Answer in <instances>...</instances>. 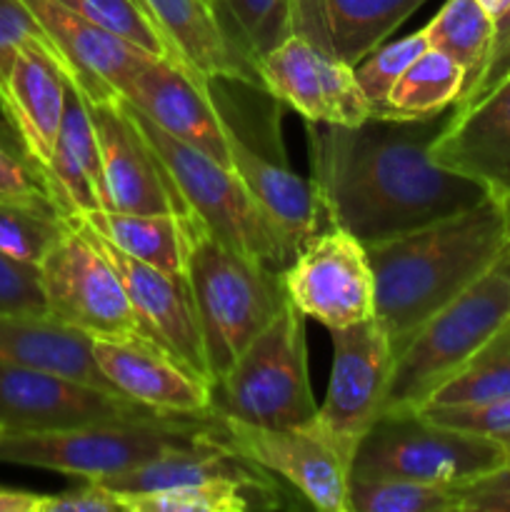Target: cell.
Listing matches in <instances>:
<instances>
[{
  "label": "cell",
  "instance_id": "11",
  "mask_svg": "<svg viewBox=\"0 0 510 512\" xmlns=\"http://www.w3.org/2000/svg\"><path fill=\"white\" fill-rule=\"evenodd\" d=\"M188 418H203V415L160 413L85 380L48 373V370L0 365V428L3 433H53V430L118 423V420Z\"/></svg>",
  "mask_w": 510,
  "mask_h": 512
},
{
  "label": "cell",
  "instance_id": "14",
  "mask_svg": "<svg viewBox=\"0 0 510 512\" xmlns=\"http://www.w3.org/2000/svg\"><path fill=\"white\" fill-rule=\"evenodd\" d=\"M265 90L305 118V123L358 125L370 118V105L355 80L353 65L300 33L258 60Z\"/></svg>",
  "mask_w": 510,
  "mask_h": 512
},
{
  "label": "cell",
  "instance_id": "38",
  "mask_svg": "<svg viewBox=\"0 0 510 512\" xmlns=\"http://www.w3.org/2000/svg\"><path fill=\"white\" fill-rule=\"evenodd\" d=\"M0 315H48L40 270L0 253Z\"/></svg>",
  "mask_w": 510,
  "mask_h": 512
},
{
  "label": "cell",
  "instance_id": "31",
  "mask_svg": "<svg viewBox=\"0 0 510 512\" xmlns=\"http://www.w3.org/2000/svg\"><path fill=\"white\" fill-rule=\"evenodd\" d=\"M510 398V320L473 355L463 368L445 380L425 405H478Z\"/></svg>",
  "mask_w": 510,
  "mask_h": 512
},
{
  "label": "cell",
  "instance_id": "45",
  "mask_svg": "<svg viewBox=\"0 0 510 512\" xmlns=\"http://www.w3.org/2000/svg\"><path fill=\"white\" fill-rule=\"evenodd\" d=\"M478 3L483 5L485 10H488V13H490V18H493V20H498L500 15H503V10L508 8V5H510V0H478Z\"/></svg>",
  "mask_w": 510,
  "mask_h": 512
},
{
  "label": "cell",
  "instance_id": "4",
  "mask_svg": "<svg viewBox=\"0 0 510 512\" xmlns=\"http://www.w3.org/2000/svg\"><path fill=\"white\" fill-rule=\"evenodd\" d=\"M128 105L130 115L163 165L168 168L185 208L195 220L243 258L283 275L298 253V243L288 230L253 198L233 168L218 163L203 150L173 138Z\"/></svg>",
  "mask_w": 510,
  "mask_h": 512
},
{
  "label": "cell",
  "instance_id": "5",
  "mask_svg": "<svg viewBox=\"0 0 510 512\" xmlns=\"http://www.w3.org/2000/svg\"><path fill=\"white\" fill-rule=\"evenodd\" d=\"M510 320V243L395 355L383 413L418 410Z\"/></svg>",
  "mask_w": 510,
  "mask_h": 512
},
{
  "label": "cell",
  "instance_id": "39",
  "mask_svg": "<svg viewBox=\"0 0 510 512\" xmlns=\"http://www.w3.org/2000/svg\"><path fill=\"white\" fill-rule=\"evenodd\" d=\"M33 38L45 40V33L40 30L28 5L23 0H0V93H3L10 68H13L15 53L25 40Z\"/></svg>",
  "mask_w": 510,
  "mask_h": 512
},
{
  "label": "cell",
  "instance_id": "30",
  "mask_svg": "<svg viewBox=\"0 0 510 512\" xmlns=\"http://www.w3.org/2000/svg\"><path fill=\"white\" fill-rule=\"evenodd\" d=\"M278 488L270 483H243V480H215L190 488L163 490L148 495H123L125 512H243L275 505Z\"/></svg>",
  "mask_w": 510,
  "mask_h": 512
},
{
  "label": "cell",
  "instance_id": "16",
  "mask_svg": "<svg viewBox=\"0 0 510 512\" xmlns=\"http://www.w3.org/2000/svg\"><path fill=\"white\" fill-rule=\"evenodd\" d=\"M120 98L173 138L230 168L228 138L208 80L173 55H150Z\"/></svg>",
  "mask_w": 510,
  "mask_h": 512
},
{
  "label": "cell",
  "instance_id": "22",
  "mask_svg": "<svg viewBox=\"0 0 510 512\" xmlns=\"http://www.w3.org/2000/svg\"><path fill=\"white\" fill-rule=\"evenodd\" d=\"M65 95L68 75L48 43L43 38L25 40L0 93V110L43 173L63 123Z\"/></svg>",
  "mask_w": 510,
  "mask_h": 512
},
{
  "label": "cell",
  "instance_id": "18",
  "mask_svg": "<svg viewBox=\"0 0 510 512\" xmlns=\"http://www.w3.org/2000/svg\"><path fill=\"white\" fill-rule=\"evenodd\" d=\"M45 33L48 48L85 100L120 98L153 53L100 28L58 0H23Z\"/></svg>",
  "mask_w": 510,
  "mask_h": 512
},
{
  "label": "cell",
  "instance_id": "46",
  "mask_svg": "<svg viewBox=\"0 0 510 512\" xmlns=\"http://www.w3.org/2000/svg\"><path fill=\"white\" fill-rule=\"evenodd\" d=\"M503 443L508 445V450H510V435H508V438H503Z\"/></svg>",
  "mask_w": 510,
  "mask_h": 512
},
{
  "label": "cell",
  "instance_id": "32",
  "mask_svg": "<svg viewBox=\"0 0 510 512\" xmlns=\"http://www.w3.org/2000/svg\"><path fill=\"white\" fill-rule=\"evenodd\" d=\"M213 8L230 40L255 65L293 33L290 0H220Z\"/></svg>",
  "mask_w": 510,
  "mask_h": 512
},
{
  "label": "cell",
  "instance_id": "23",
  "mask_svg": "<svg viewBox=\"0 0 510 512\" xmlns=\"http://www.w3.org/2000/svg\"><path fill=\"white\" fill-rule=\"evenodd\" d=\"M165 45L188 68L210 78H235L265 88L258 65L230 40L210 0H135Z\"/></svg>",
  "mask_w": 510,
  "mask_h": 512
},
{
  "label": "cell",
  "instance_id": "10",
  "mask_svg": "<svg viewBox=\"0 0 510 512\" xmlns=\"http://www.w3.org/2000/svg\"><path fill=\"white\" fill-rule=\"evenodd\" d=\"M330 340L328 388L310 420L350 468L360 440L383 415L395 355L378 318L330 330Z\"/></svg>",
  "mask_w": 510,
  "mask_h": 512
},
{
  "label": "cell",
  "instance_id": "1",
  "mask_svg": "<svg viewBox=\"0 0 510 512\" xmlns=\"http://www.w3.org/2000/svg\"><path fill=\"white\" fill-rule=\"evenodd\" d=\"M450 115L453 108L430 118L308 123L310 180L328 225L373 245L483 203L490 195L483 185L430 153Z\"/></svg>",
  "mask_w": 510,
  "mask_h": 512
},
{
  "label": "cell",
  "instance_id": "34",
  "mask_svg": "<svg viewBox=\"0 0 510 512\" xmlns=\"http://www.w3.org/2000/svg\"><path fill=\"white\" fill-rule=\"evenodd\" d=\"M348 512H460L458 495L445 485L400 478L348 480Z\"/></svg>",
  "mask_w": 510,
  "mask_h": 512
},
{
  "label": "cell",
  "instance_id": "2",
  "mask_svg": "<svg viewBox=\"0 0 510 512\" xmlns=\"http://www.w3.org/2000/svg\"><path fill=\"white\" fill-rule=\"evenodd\" d=\"M510 243V205L488 198L400 238L365 245L375 278V318L393 355L415 330L458 298Z\"/></svg>",
  "mask_w": 510,
  "mask_h": 512
},
{
  "label": "cell",
  "instance_id": "9",
  "mask_svg": "<svg viewBox=\"0 0 510 512\" xmlns=\"http://www.w3.org/2000/svg\"><path fill=\"white\" fill-rule=\"evenodd\" d=\"M38 270L50 318L90 338L143 335L123 280L105 258L85 220L68 218L63 238L45 255Z\"/></svg>",
  "mask_w": 510,
  "mask_h": 512
},
{
  "label": "cell",
  "instance_id": "26",
  "mask_svg": "<svg viewBox=\"0 0 510 512\" xmlns=\"http://www.w3.org/2000/svg\"><path fill=\"white\" fill-rule=\"evenodd\" d=\"M0 365L48 370L118 393L95 365L93 338L50 315H0Z\"/></svg>",
  "mask_w": 510,
  "mask_h": 512
},
{
  "label": "cell",
  "instance_id": "24",
  "mask_svg": "<svg viewBox=\"0 0 510 512\" xmlns=\"http://www.w3.org/2000/svg\"><path fill=\"white\" fill-rule=\"evenodd\" d=\"M428 0H290L293 33L355 65Z\"/></svg>",
  "mask_w": 510,
  "mask_h": 512
},
{
  "label": "cell",
  "instance_id": "41",
  "mask_svg": "<svg viewBox=\"0 0 510 512\" xmlns=\"http://www.w3.org/2000/svg\"><path fill=\"white\" fill-rule=\"evenodd\" d=\"M40 512H125L123 495L95 480H83L80 488L58 495H43Z\"/></svg>",
  "mask_w": 510,
  "mask_h": 512
},
{
  "label": "cell",
  "instance_id": "47",
  "mask_svg": "<svg viewBox=\"0 0 510 512\" xmlns=\"http://www.w3.org/2000/svg\"><path fill=\"white\" fill-rule=\"evenodd\" d=\"M210 3H213V5H215V3H220V0H210Z\"/></svg>",
  "mask_w": 510,
  "mask_h": 512
},
{
  "label": "cell",
  "instance_id": "19",
  "mask_svg": "<svg viewBox=\"0 0 510 512\" xmlns=\"http://www.w3.org/2000/svg\"><path fill=\"white\" fill-rule=\"evenodd\" d=\"M218 113L225 125V138H228L230 168L238 173L253 198L288 230L298 248H303L315 233L330 228L313 180L300 178L285 163L275 125L268 130V135H253L233 115L223 113L220 108Z\"/></svg>",
  "mask_w": 510,
  "mask_h": 512
},
{
  "label": "cell",
  "instance_id": "17",
  "mask_svg": "<svg viewBox=\"0 0 510 512\" xmlns=\"http://www.w3.org/2000/svg\"><path fill=\"white\" fill-rule=\"evenodd\" d=\"M93 360L125 398L170 415L213 413V383L145 335L93 338Z\"/></svg>",
  "mask_w": 510,
  "mask_h": 512
},
{
  "label": "cell",
  "instance_id": "42",
  "mask_svg": "<svg viewBox=\"0 0 510 512\" xmlns=\"http://www.w3.org/2000/svg\"><path fill=\"white\" fill-rule=\"evenodd\" d=\"M508 75H510V43L505 45V48H500L498 53H495L493 58L485 63V68L480 70V75L475 78V83L470 85L463 95H460V100L453 105V108H465V105H473L475 100H480L483 95H488L495 85L503 83Z\"/></svg>",
  "mask_w": 510,
  "mask_h": 512
},
{
  "label": "cell",
  "instance_id": "33",
  "mask_svg": "<svg viewBox=\"0 0 510 512\" xmlns=\"http://www.w3.org/2000/svg\"><path fill=\"white\" fill-rule=\"evenodd\" d=\"M68 218L58 208L0 198V253L38 268L63 238Z\"/></svg>",
  "mask_w": 510,
  "mask_h": 512
},
{
  "label": "cell",
  "instance_id": "28",
  "mask_svg": "<svg viewBox=\"0 0 510 512\" xmlns=\"http://www.w3.org/2000/svg\"><path fill=\"white\" fill-rule=\"evenodd\" d=\"M468 75L435 48H425L390 90V110L395 118H430L453 108L463 95Z\"/></svg>",
  "mask_w": 510,
  "mask_h": 512
},
{
  "label": "cell",
  "instance_id": "12",
  "mask_svg": "<svg viewBox=\"0 0 510 512\" xmlns=\"http://www.w3.org/2000/svg\"><path fill=\"white\" fill-rule=\"evenodd\" d=\"M210 438L243 455L323 512H348L350 468L313 420L298 425H250L218 415Z\"/></svg>",
  "mask_w": 510,
  "mask_h": 512
},
{
  "label": "cell",
  "instance_id": "25",
  "mask_svg": "<svg viewBox=\"0 0 510 512\" xmlns=\"http://www.w3.org/2000/svg\"><path fill=\"white\" fill-rule=\"evenodd\" d=\"M55 208L65 218H83L105 208L98 138L85 95L68 80L65 113L53 155L45 168Z\"/></svg>",
  "mask_w": 510,
  "mask_h": 512
},
{
  "label": "cell",
  "instance_id": "13",
  "mask_svg": "<svg viewBox=\"0 0 510 512\" xmlns=\"http://www.w3.org/2000/svg\"><path fill=\"white\" fill-rule=\"evenodd\" d=\"M290 303L328 330L375 318V278L365 245L343 228H323L283 270Z\"/></svg>",
  "mask_w": 510,
  "mask_h": 512
},
{
  "label": "cell",
  "instance_id": "44",
  "mask_svg": "<svg viewBox=\"0 0 510 512\" xmlns=\"http://www.w3.org/2000/svg\"><path fill=\"white\" fill-rule=\"evenodd\" d=\"M508 43H510V5L503 10V15L495 20V43H493V53H490V58H493V55L498 53L500 48H505Z\"/></svg>",
  "mask_w": 510,
  "mask_h": 512
},
{
  "label": "cell",
  "instance_id": "43",
  "mask_svg": "<svg viewBox=\"0 0 510 512\" xmlns=\"http://www.w3.org/2000/svg\"><path fill=\"white\" fill-rule=\"evenodd\" d=\"M43 495L0 485V512H40Z\"/></svg>",
  "mask_w": 510,
  "mask_h": 512
},
{
  "label": "cell",
  "instance_id": "15",
  "mask_svg": "<svg viewBox=\"0 0 510 512\" xmlns=\"http://www.w3.org/2000/svg\"><path fill=\"white\" fill-rule=\"evenodd\" d=\"M103 168L105 208L115 213H190L168 168L123 98L88 100Z\"/></svg>",
  "mask_w": 510,
  "mask_h": 512
},
{
  "label": "cell",
  "instance_id": "35",
  "mask_svg": "<svg viewBox=\"0 0 510 512\" xmlns=\"http://www.w3.org/2000/svg\"><path fill=\"white\" fill-rule=\"evenodd\" d=\"M425 48H428L425 30H415V33L390 40V43H380L373 53H368L360 63L353 65L355 80H358L360 90H363L365 100L370 105V115H375V118H395L388 103L390 90L398 83L403 70Z\"/></svg>",
  "mask_w": 510,
  "mask_h": 512
},
{
  "label": "cell",
  "instance_id": "7",
  "mask_svg": "<svg viewBox=\"0 0 510 512\" xmlns=\"http://www.w3.org/2000/svg\"><path fill=\"white\" fill-rule=\"evenodd\" d=\"M213 410L268 428L313 418L318 403L310 388L305 315L290 300L213 385Z\"/></svg>",
  "mask_w": 510,
  "mask_h": 512
},
{
  "label": "cell",
  "instance_id": "20",
  "mask_svg": "<svg viewBox=\"0 0 510 512\" xmlns=\"http://www.w3.org/2000/svg\"><path fill=\"white\" fill-rule=\"evenodd\" d=\"M85 225L98 240L100 250L110 260L118 278L123 280L125 295H128L130 308L138 318L143 335L168 348L170 353L178 355L180 360H185L190 368L198 370L203 378L213 383L208 358H205L198 313H195V300L185 273H165L153 265L140 263L120 248H115L110 240H105L88 220H85Z\"/></svg>",
  "mask_w": 510,
  "mask_h": 512
},
{
  "label": "cell",
  "instance_id": "6",
  "mask_svg": "<svg viewBox=\"0 0 510 512\" xmlns=\"http://www.w3.org/2000/svg\"><path fill=\"white\" fill-rule=\"evenodd\" d=\"M218 413L188 420H118L53 433H3L0 463L100 480L190 448L213 433Z\"/></svg>",
  "mask_w": 510,
  "mask_h": 512
},
{
  "label": "cell",
  "instance_id": "40",
  "mask_svg": "<svg viewBox=\"0 0 510 512\" xmlns=\"http://www.w3.org/2000/svg\"><path fill=\"white\" fill-rule=\"evenodd\" d=\"M460 512H510V455L498 470L455 485Z\"/></svg>",
  "mask_w": 510,
  "mask_h": 512
},
{
  "label": "cell",
  "instance_id": "8",
  "mask_svg": "<svg viewBox=\"0 0 510 512\" xmlns=\"http://www.w3.org/2000/svg\"><path fill=\"white\" fill-rule=\"evenodd\" d=\"M508 455L503 440L448 428L418 410H398L380 415L360 440L350 475L455 488L498 470Z\"/></svg>",
  "mask_w": 510,
  "mask_h": 512
},
{
  "label": "cell",
  "instance_id": "48",
  "mask_svg": "<svg viewBox=\"0 0 510 512\" xmlns=\"http://www.w3.org/2000/svg\"><path fill=\"white\" fill-rule=\"evenodd\" d=\"M0 435H3V428H0Z\"/></svg>",
  "mask_w": 510,
  "mask_h": 512
},
{
  "label": "cell",
  "instance_id": "21",
  "mask_svg": "<svg viewBox=\"0 0 510 512\" xmlns=\"http://www.w3.org/2000/svg\"><path fill=\"white\" fill-rule=\"evenodd\" d=\"M430 153L510 205V75L473 105L453 108Z\"/></svg>",
  "mask_w": 510,
  "mask_h": 512
},
{
  "label": "cell",
  "instance_id": "37",
  "mask_svg": "<svg viewBox=\"0 0 510 512\" xmlns=\"http://www.w3.org/2000/svg\"><path fill=\"white\" fill-rule=\"evenodd\" d=\"M0 198L55 208L43 168L30 158L8 123H0Z\"/></svg>",
  "mask_w": 510,
  "mask_h": 512
},
{
  "label": "cell",
  "instance_id": "3",
  "mask_svg": "<svg viewBox=\"0 0 510 512\" xmlns=\"http://www.w3.org/2000/svg\"><path fill=\"white\" fill-rule=\"evenodd\" d=\"M185 278L195 300L205 358L215 385L285 305L288 295L283 275L230 250L188 213Z\"/></svg>",
  "mask_w": 510,
  "mask_h": 512
},
{
  "label": "cell",
  "instance_id": "27",
  "mask_svg": "<svg viewBox=\"0 0 510 512\" xmlns=\"http://www.w3.org/2000/svg\"><path fill=\"white\" fill-rule=\"evenodd\" d=\"M185 215L98 210L83 220L130 258L165 273H185Z\"/></svg>",
  "mask_w": 510,
  "mask_h": 512
},
{
  "label": "cell",
  "instance_id": "36",
  "mask_svg": "<svg viewBox=\"0 0 510 512\" xmlns=\"http://www.w3.org/2000/svg\"><path fill=\"white\" fill-rule=\"evenodd\" d=\"M58 3L68 5L70 10L80 13L83 18L93 20L95 25L130 40V43L148 50V53L173 55L165 45L163 35L155 30V25L150 23V18L135 0H58Z\"/></svg>",
  "mask_w": 510,
  "mask_h": 512
},
{
  "label": "cell",
  "instance_id": "29",
  "mask_svg": "<svg viewBox=\"0 0 510 512\" xmlns=\"http://www.w3.org/2000/svg\"><path fill=\"white\" fill-rule=\"evenodd\" d=\"M423 30L428 48L440 50L463 65L468 75L465 83L468 90L493 53L495 20L490 18L488 10L478 0H448Z\"/></svg>",
  "mask_w": 510,
  "mask_h": 512
}]
</instances>
